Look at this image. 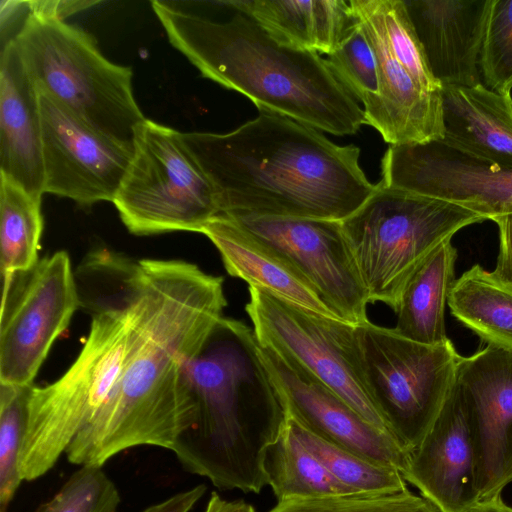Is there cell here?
<instances>
[{"instance_id":"cell-1","label":"cell","mask_w":512,"mask_h":512,"mask_svg":"<svg viewBox=\"0 0 512 512\" xmlns=\"http://www.w3.org/2000/svg\"><path fill=\"white\" fill-rule=\"evenodd\" d=\"M142 318L138 338L108 400L65 454L103 466L141 445L173 449L194 419L186 365L227 305L223 278L182 260H139Z\"/></svg>"},{"instance_id":"cell-2","label":"cell","mask_w":512,"mask_h":512,"mask_svg":"<svg viewBox=\"0 0 512 512\" xmlns=\"http://www.w3.org/2000/svg\"><path fill=\"white\" fill-rule=\"evenodd\" d=\"M216 190L219 214L343 221L376 185L359 165L360 149L265 110L225 133H183Z\"/></svg>"},{"instance_id":"cell-3","label":"cell","mask_w":512,"mask_h":512,"mask_svg":"<svg viewBox=\"0 0 512 512\" xmlns=\"http://www.w3.org/2000/svg\"><path fill=\"white\" fill-rule=\"evenodd\" d=\"M185 374L195 413L172 449L177 460L221 490L260 493L267 486L265 453L287 411L253 329L223 317Z\"/></svg>"},{"instance_id":"cell-4","label":"cell","mask_w":512,"mask_h":512,"mask_svg":"<svg viewBox=\"0 0 512 512\" xmlns=\"http://www.w3.org/2000/svg\"><path fill=\"white\" fill-rule=\"evenodd\" d=\"M152 9L172 46L202 74L258 108L336 136L366 124L364 110L317 52L276 42L242 13L213 21L165 1Z\"/></svg>"},{"instance_id":"cell-5","label":"cell","mask_w":512,"mask_h":512,"mask_svg":"<svg viewBox=\"0 0 512 512\" xmlns=\"http://www.w3.org/2000/svg\"><path fill=\"white\" fill-rule=\"evenodd\" d=\"M75 277L80 307L91 315L89 336L58 380L33 388L19 462L23 481L46 474L94 419L118 383L139 335V261L98 251L83 261Z\"/></svg>"},{"instance_id":"cell-6","label":"cell","mask_w":512,"mask_h":512,"mask_svg":"<svg viewBox=\"0 0 512 512\" xmlns=\"http://www.w3.org/2000/svg\"><path fill=\"white\" fill-rule=\"evenodd\" d=\"M13 38L38 91L97 131L134 146L146 118L130 67L109 61L88 33L65 21L29 13Z\"/></svg>"},{"instance_id":"cell-7","label":"cell","mask_w":512,"mask_h":512,"mask_svg":"<svg viewBox=\"0 0 512 512\" xmlns=\"http://www.w3.org/2000/svg\"><path fill=\"white\" fill-rule=\"evenodd\" d=\"M485 219L462 206L383 185L341 221L369 303L395 310L413 272L464 227Z\"/></svg>"},{"instance_id":"cell-8","label":"cell","mask_w":512,"mask_h":512,"mask_svg":"<svg viewBox=\"0 0 512 512\" xmlns=\"http://www.w3.org/2000/svg\"><path fill=\"white\" fill-rule=\"evenodd\" d=\"M354 336L366 392L389 433L410 452L451 393L462 356L450 339L426 345L369 320L355 325Z\"/></svg>"},{"instance_id":"cell-9","label":"cell","mask_w":512,"mask_h":512,"mask_svg":"<svg viewBox=\"0 0 512 512\" xmlns=\"http://www.w3.org/2000/svg\"><path fill=\"white\" fill-rule=\"evenodd\" d=\"M113 203L132 234L200 232L219 214L216 190L183 133L146 119Z\"/></svg>"},{"instance_id":"cell-10","label":"cell","mask_w":512,"mask_h":512,"mask_svg":"<svg viewBox=\"0 0 512 512\" xmlns=\"http://www.w3.org/2000/svg\"><path fill=\"white\" fill-rule=\"evenodd\" d=\"M245 310L259 345L328 387L364 419L390 434L362 380L355 325L310 313L253 286H249Z\"/></svg>"},{"instance_id":"cell-11","label":"cell","mask_w":512,"mask_h":512,"mask_svg":"<svg viewBox=\"0 0 512 512\" xmlns=\"http://www.w3.org/2000/svg\"><path fill=\"white\" fill-rule=\"evenodd\" d=\"M1 277L0 384L31 385L80 308L76 277L65 251Z\"/></svg>"},{"instance_id":"cell-12","label":"cell","mask_w":512,"mask_h":512,"mask_svg":"<svg viewBox=\"0 0 512 512\" xmlns=\"http://www.w3.org/2000/svg\"><path fill=\"white\" fill-rule=\"evenodd\" d=\"M42 126L44 193L80 206L113 202L134 155V146L89 126L38 91Z\"/></svg>"},{"instance_id":"cell-13","label":"cell","mask_w":512,"mask_h":512,"mask_svg":"<svg viewBox=\"0 0 512 512\" xmlns=\"http://www.w3.org/2000/svg\"><path fill=\"white\" fill-rule=\"evenodd\" d=\"M381 168L387 187L452 202L485 220L512 214V168L481 161L442 140L390 145Z\"/></svg>"},{"instance_id":"cell-14","label":"cell","mask_w":512,"mask_h":512,"mask_svg":"<svg viewBox=\"0 0 512 512\" xmlns=\"http://www.w3.org/2000/svg\"><path fill=\"white\" fill-rule=\"evenodd\" d=\"M229 218L285 256L343 321L353 325L368 321L367 291L341 221L253 216Z\"/></svg>"},{"instance_id":"cell-15","label":"cell","mask_w":512,"mask_h":512,"mask_svg":"<svg viewBox=\"0 0 512 512\" xmlns=\"http://www.w3.org/2000/svg\"><path fill=\"white\" fill-rule=\"evenodd\" d=\"M258 351L288 416L333 444L404 473L409 452L390 434L372 425L335 392L271 349L258 344Z\"/></svg>"},{"instance_id":"cell-16","label":"cell","mask_w":512,"mask_h":512,"mask_svg":"<svg viewBox=\"0 0 512 512\" xmlns=\"http://www.w3.org/2000/svg\"><path fill=\"white\" fill-rule=\"evenodd\" d=\"M456 384L474 430L480 501L512 482V352L487 345L461 358Z\"/></svg>"},{"instance_id":"cell-17","label":"cell","mask_w":512,"mask_h":512,"mask_svg":"<svg viewBox=\"0 0 512 512\" xmlns=\"http://www.w3.org/2000/svg\"><path fill=\"white\" fill-rule=\"evenodd\" d=\"M402 475L439 512H467L480 502L475 434L456 383Z\"/></svg>"},{"instance_id":"cell-18","label":"cell","mask_w":512,"mask_h":512,"mask_svg":"<svg viewBox=\"0 0 512 512\" xmlns=\"http://www.w3.org/2000/svg\"><path fill=\"white\" fill-rule=\"evenodd\" d=\"M430 69L443 86L483 83L480 54L491 0H404Z\"/></svg>"},{"instance_id":"cell-19","label":"cell","mask_w":512,"mask_h":512,"mask_svg":"<svg viewBox=\"0 0 512 512\" xmlns=\"http://www.w3.org/2000/svg\"><path fill=\"white\" fill-rule=\"evenodd\" d=\"M0 174L44 194L39 93L14 38L0 55Z\"/></svg>"},{"instance_id":"cell-20","label":"cell","mask_w":512,"mask_h":512,"mask_svg":"<svg viewBox=\"0 0 512 512\" xmlns=\"http://www.w3.org/2000/svg\"><path fill=\"white\" fill-rule=\"evenodd\" d=\"M199 233L217 248L228 274L310 313L342 320L281 253L218 214Z\"/></svg>"},{"instance_id":"cell-21","label":"cell","mask_w":512,"mask_h":512,"mask_svg":"<svg viewBox=\"0 0 512 512\" xmlns=\"http://www.w3.org/2000/svg\"><path fill=\"white\" fill-rule=\"evenodd\" d=\"M441 96L442 141L481 161L512 168V97L483 83L443 86Z\"/></svg>"},{"instance_id":"cell-22","label":"cell","mask_w":512,"mask_h":512,"mask_svg":"<svg viewBox=\"0 0 512 512\" xmlns=\"http://www.w3.org/2000/svg\"><path fill=\"white\" fill-rule=\"evenodd\" d=\"M253 19L276 42L296 50L331 53L353 21L344 0L221 2Z\"/></svg>"},{"instance_id":"cell-23","label":"cell","mask_w":512,"mask_h":512,"mask_svg":"<svg viewBox=\"0 0 512 512\" xmlns=\"http://www.w3.org/2000/svg\"><path fill=\"white\" fill-rule=\"evenodd\" d=\"M457 250L451 240L440 245L410 276L401 291L394 330L426 345L447 341L445 307L455 280Z\"/></svg>"},{"instance_id":"cell-24","label":"cell","mask_w":512,"mask_h":512,"mask_svg":"<svg viewBox=\"0 0 512 512\" xmlns=\"http://www.w3.org/2000/svg\"><path fill=\"white\" fill-rule=\"evenodd\" d=\"M447 304L487 345L512 352V284L475 264L454 280Z\"/></svg>"},{"instance_id":"cell-25","label":"cell","mask_w":512,"mask_h":512,"mask_svg":"<svg viewBox=\"0 0 512 512\" xmlns=\"http://www.w3.org/2000/svg\"><path fill=\"white\" fill-rule=\"evenodd\" d=\"M267 486L277 502L354 493L334 478L286 425L264 457Z\"/></svg>"},{"instance_id":"cell-26","label":"cell","mask_w":512,"mask_h":512,"mask_svg":"<svg viewBox=\"0 0 512 512\" xmlns=\"http://www.w3.org/2000/svg\"><path fill=\"white\" fill-rule=\"evenodd\" d=\"M42 231L41 198L0 174L1 276L36 265Z\"/></svg>"},{"instance_id":"cell-27","label":"cell","mask_w":512,"mask_h":512,"mask_svg":"<svg viewBox=\"0 0 512 512\" xmlns=\"http://www.w3.org/2000/svg\"><path fill=\"white\" fill-rule=\"evenodd\" d=\"M287 425L328 472L354 493L392 494L408 489L407 482L397 469L333 444L313 434L288 415Z\"/></svg>"},{"instance_id":"cell-28","label":"cell","mask_w":512,"mask_h":512,"mask_svg":"<svg viewBox=\"0 0 512 512\" xmlns=\"http://www.w3.org/2000/svg\"><path fill=\"white\" fill-rule=\"evenodd\" d=\"M352 13L371 23L392 55L431 93L442 85L434 77L404 0H350Z\"/></svg>"},{"instance_id":"cell-29","label":"cell","mask_w":512,"mask_h":512,"mask_svg":"<svg viewBox=\"0 0 512 512\" xmlns=\"http://www.w3.org/2000/svg\"><path fill=\"white\" fill-rule=\"evenodd\" d=\"M33 388L0 384V512L9 511L23 481L19 462Z\"/></svg>"},{"instance_id":"cell-30","label":"cell","mask_w":512,"mask_h":512,"mask_svg":"<svg viewBox=\"0 0 512 512\" xmlns=\"http://www.w3.org/2000/svg\"><path fill=\"white\" fill-rule=\"evenodd\" d=\"M329 67L339 81L370 113L378 99L379 77L373 46L362 26L354 17L336 48L327 55Z\"/></svg>"},{"instance_id":"cell-31","label":"cell","mask_w":512,"mask_h":512,"mask_svg":"<svg viewBox=\"0 0 512 512\" xmlns=\"http://www.w3.org/2000/svg\"><path fill=\"white\" fill-rule=\"evenodd\" d=\"M118 488L103 466L82 465L34 512H117Z\"/></svg>"},{"instance_id":"cell-32","label":"cell","mask_w":512,"mask_h":512,"mask_svg":"<svg viewBox=\"0 0 512 512\" xmlns=\"http://www.w3.org/2000/svg\"><path fill=\"white\" fill-rule=\"evenodd\" d=\"M484 85L503 95L512 90V0H491L480 54Z\"/></svg>"},{"instance_id":"cell-33","label":"cell","mask_w":512,"mask_h":512,"mask_svg":"<svg viewBox=\"0 0 512 512\" xmlns=\"http://www.w3.org/2000/svg\"><path fill=\"white\" fill-rule=\"evenodd\" d=\"M268 512H439L409 489L392 494L352 493L314 499H294Z\"/></svg>"},{"instance_id":"cell-34","label":"cell","mask_w":512,"mask_h":512,"mask_svg":"<svg viewBox=\"0 0 512 512\" xmlns=\"http://www.w3.org/2000/svg\"><path fill=\"white\" fill-rule=\"evenodd\" d=\"M97 1L39 0L27 1L29 13L44 19L64 21L70 15L80 12Z\"/></svg>"},{"instance_id":"cell-35","label":"cell","mask_w":512,"mask_h":512,"mask_svg":"<svg viewBox=\"0 0 512 512\" xmlns=\"http://www.w3.org/2000/svg\"><path fill=\"white\" fill-rule=\"evenodd\" d=\"M499 230V253L493 273L512 284V214L494 218Z\"/></svg>"},{"instance_id":"cell-36","label":"cell","mask_w":512,"mask_h":512,"mask_svg":"<svg viewBox=\"0 0 512 512\" xmlns=\"http://www.w3.org/2000/svg\"><path fill=\"white\" fill-rule=\"evenodd\" d=\"M206 485L199 484L146 507L141 512H190L206 493Z\"/></svg>"},{"instance_id":"cell-37","label":"cell","mask_w":512,"mask_h":512,"mask_svg":"<svg viewBox=\"0 0 512 512\" xmlns=\"http://www.w3.org/2000/svg\"><path fill=\"white\" fill-rule=\"evenodd\" d=\"M204 512H256V510L242 499L229 501L218 493L212 492Z\"/></svg>"},{"instance_id":"cell-38","label":"cell","mask_w":512,"mask_h":512,"mask_svg":"<svg viewBox=\"0 0 512 512\" xmlns=\"http://www.w3.org/2000/svg\"><path fill=\"white\" fill-rule=\"evenodd\" d=\"M467 512H512V507L507 505L500 495L478 502Z\"/></svg>"}]
</instances>
